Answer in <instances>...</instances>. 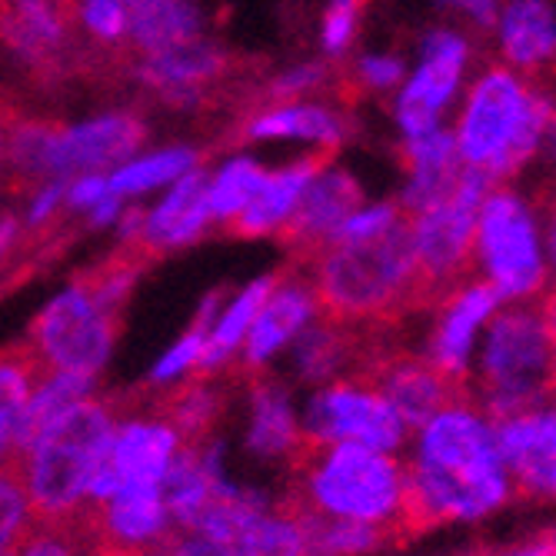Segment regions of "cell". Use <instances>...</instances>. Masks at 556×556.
Segmentation results:
<instances>
[{
    "mask_svg": "<svg viewBox=\"0 0 556 556\" xmlns=\"http://www.w3.org/2000/svg\"><path fill=\"white\" fill-rule=\"evenodd\" d=\"M403 464L410 483V523L417 527H483L517 500L496 417L470 393L446 400L410 430Z\"/></svg>",
    "mask_w": 556,
    "mask_h": 556,
    "instance_id": "1",
    "label": "cell"
},
{
    "mask_svg": "<svg viewBox=\"0 0 556 556\" xmlns=\"http://www.w3.org/2000/svg\"><path fill=\"white\" fill-rule=\"evenodd\" d=\"M556 117V100L507 64L483 67L453 111V137L467 170L510 184L536 157Z\"/></svg>",
    "mask_w": 556,
    "mask_h": 556,
    "instance_id": "2",
    "label": "cell"
},
{
    "mask_svg": "<svg viewBox=\"0 0 556 556\" xmlns=\"http://www.w3.org/2000/svg\"><path fill=\"white\" fill-rule=\"evenodd\" d=\"M293 500L303 514L396 533L410 523V483L403 453L361 443H307L296 457Z\"/></svg>",
    "mask_w": 556,
    "mask_h": 556,
    "instance_id": "3",
    "label": "cell"
},
{
    "mask_svg": "<svg viewBox=\"0 0 556 556\" xmlns=\"http://www.w3.org/2000/svg\"><path fill=\"white\" fill-rule=\"evenodd\" d=\"M121 414V400L87 396L17 450L14 464L37 520H61L87 507Z\"/></svg>",
    "mask_w": 556,
    "mask_h": 556,
    "instance_id": "4",
    "label": "cell"
},
{
    "mask_svg": "<svg viewBox=\"0 0 556 556\" xmlns=\"http://www.w3.org/2000/svg\"><path fill=\"white\" fill-rule=\"evenodd\" d=\"M314 290L324 317L370 324L400 314L424 290L407 220L390 233L361 243H327L311 257Z\"/></svg>",
    "mask_w": 556,
    "mask_h": 556,
    "instance_id": "5",
    "label": "cell"
},
{
    "mask_svg": "<svg viewBox=\"0 0 556 556\" xmlns=\"http://www.w3.org/2000/svg\"><path fill=\"white\" fill-rule=\"evenodd\" d=\"M467 387L496 420L556 393L549 303H503L480 340Z\"/></svg>",
    "mask_w": 556,
    "mask_h": 556,
    "instance_id": "6",
    "label": "cell"
},
{
    "mask_svg": "<svg viewBox=\"0 0 556 556\" xmlns=\"http://www.w3.org/2000/svg\"><path fill=\"white\" fill-rule=\"evenodd\" d=\"M470 267L503 303H533L549 290L546 217L514 184L490 187L477 220Z\"/></svg>",
    "mask_w": 556,
    "mask_h": 556,
    "instance_id": "7",
    "label": "cell"
},
{
    "mask_svg": "<svg viewBox=\"0 0 556 556\" xmlns=\"http://www.w3.org/2000/svg\"><path fill=\"white\" fill-rule=\"evenodd\" d=\"M473 43L460 27H430L417 43V64L393 93V124L403 140L446 127L467 90Z\"/></svg>",
    "mask_w": 556,
    "mask_h": 556,
    "instance_id": "8",
    "label": "cell"
},
{
    "mask_svg": "<svg viewBox=\"0 0 556 556\" xmlns=\"http://www.w3.org/2000/svg\"><path fill=\"white\" fill-rule=\"evenodd\" d=\"M307 443H361L387 453H403L410 427L370 377L346 374L311 390L300 407Z\"/></svg>",
    "mask_w": 556,
    "mask_h": 556,
    "instance_id": "9",
    "label": "cell"
},
{
    "mask_svg": "<svg viewBox=\"0 0 556 556\" xmlns=\"http://www.w3.org/2000/svg\"><path fill=\"white\" fill-rule=\"evenodd\" d=\"M490 187H493L490 177H483L477 170H464L460 184L443 200L407 217L410 247H414L424 290L440 293L457 280H464L470 257H473L480 207H483Z\"/></svg>",
    "mask_w": 556,
    "mask_h": 556,
    "instance_id": "10",
    "label": "cell"
},
{
    "mask_svg": "<svg viewBox=\"0 0 556 556\" xmlns=\"http://www.w3.org/2000/svg\"><path fill=\"white\" fill-rule=\"evenodd\" d=\"M117 330L121 317L108 314L84 283L74 280L37 314L27 330V343L47 370L97 377L111 357Z\"/></svg>",
    "mask_w": 556,
    "mask_h": 556,
    "instance_id": "11",
    "label": "cell"
},
{
    "mask_svg": "<svg viewBox=\"0 0 556 556\" xmlns=\"http://www.w3.org/2000/svg\"><path fill=\"white\" fill-rule=\"evenodd\" d=\"M500 307L503 300L480 277H464L440 290V300L417 343V357H424L457 387L467 383L480 340Z\"/></svg>",
    "mask_w": 556,
    "mask_h": 556,
    "instance_id": "12",
    "label": "cell"
},
{
    "mask_svg": "<svg viewBox=\"0 0 556 556\" xmlns=\"http://www.w3.org/2000/svg\"><path fill=\"white\" fill-rule=\"evenodd\" d=\"M0 47L37 74L80 67L74 0H0Z\"/></svg>",
    "mask_w": 556,
    "mask_h": 556,
    "instance_id": "13",
    "label": "cell"
},
{
    "mask_svg": "<svg viewBox=\"0 0 556 556\" xmlns=\"http://www.w3.org/2000/svg\"><path fill=\"white\" fill-rule=\"evenodd\" d=\"M180 446L184 437L157 410L134 414V417L121 414L104 467H100L90 486L87 503H100L127 486H161Z\"/></svg>",
    "mask_w": 556,
    "mask_h": 556,
    "instance_id": "14",
    "label": "cell"
},
{
    "mask_svg": "<svg viewBox=\"0 0 556 556\" xmlns=\"http://www.w3.org/2000/svg\"><path fill=\"white\" fill-rule=\"evenodd\" d=\"M496 430L517 496L556 507V393L527 410L500 417Z\"/></svg>",
    "mask_w": 556,
    "mask_h": 556,
    "instance_id": "15",
    "label": "cell"
},
{
    "mask_svg": "<svg viewBox=\"0 0 556 556\" xmlns=\"http://www.w3.org/2000/svg\"><path fill=\"white\" fill-rule=\"evenodd\" d=\"M147 140V127L134 114L93 117L80 127H58L47 147V177L100 174L134 157Z\"/></svg>",
    "mask_w": 556,
    "mask_h": 556,
    "instance_id": "16",
    "label": "cell"
},
{
    "mask_svg": "<svg viewBox=\"0 0 556 556\" xmlns=\"http://www.w3.org/2000/svg\"><path fill=\"white\" fill-rule=\"evenodd\" d=\"M324 317L320 296L314 290L311 277H277L274 290L267 293L264 307L250 327L243 346H240V361L250 374H261L270 367L280 353L293 346V340L317 324Z\"/></svg>",
    "mask_w": 556,
    "mask_h": 556,
    "instance_id": "17",
    "label": "cell"
},
{
    "mask_svg": "<svg viewBox=\"0 0 556 556\" xmlns=\"http://www.w3.org/2000/svg\"><path fill=\"white\" fill-rule=\"evenodd\" d=\"M364 204V187L353 177L346 167L340 164H324L314 180L303 190L300 204L293 211V217L287 220V227L277 233L287 247H293L296 254L314 257L317 250H324L337 230L343 227V220Z\"/></svg>",
    "mask_w": 556,
    "mask_h": 556,
    "instance_id": "18",
    "label": "cell"
},
{
    "mask_svg": "<svg viewBox=\"0 0 556 556\" xmlns=\"http://www.w3.org/2000/svg\"><path fill=\"white\" fill-rule=\"evenodd\" d=\"M500 64L533 77L556 64V4L553 0H503L493 21Z\"/></svg>",
    "mask_w": 556,
    "mask_h": 556,
    "instance_id": "19",
    "label": "cell"
},
{
    "mask_svg": "<svg viewBox=\"0 0 556 556\" xmlns=\"http://www.w3.org/2000/svg\"><path fill=\"white\" fill-rule=\"evenodd\" d=\"M227 67L230 58L224 50L197 37L164 50V54L140 58L137 80L154 87L167 104H200V100H207L214 84L227 77Z\"/></svg>",
    "mask_w": 556,
    "mask_h": 556,
    "instance_id": "20",
    "label": "cell"
},
{
    "mask_svg": "<svg viewBox=\"0 0 556 556\" xmlns=\"http://www.w3.org/2000/svg\"><path fill=\"white\" fill-rule=\"evenodd\" d=\"M307 446L303 437L300 407L287 383L254 374L250 380V427H247V450L261 460L293 467L296 457Z\"/></svg>",
    "mask_w": 556,
    "mask_h": 556,
    "instance_id": "21",
    "label": "cell"
},
{
    "mask_svg": "<svg viewBox=\"0 0 556 556\" xmlns=\"http://www.w3.org/2000/svg\"><path fill=\"white\" fill-rule=\"evenodd\" d=\"M403 164H407V177H403L396 204L403 214H420L443 200L464 177V161L457 150V137L453 127H437L430 134L403 140Z\"/></svg>",
    "mask_w": 556,
    "mask_h": 556,
    "instance_id": "22",
    "label": "cell"
},
{
    "mask_svg": "<svg viewBox=\"0 0 556 556\" xmlns=\"http://www.w3.org/2000/svg\"><path fill=\"white\" fill-rule=\"evenodd\" d=\"M87 507L93 510L100 536L114 549L157 546L177 530L161 486H127L100 503H87Z\"/></svg>",
    "mask_w": 556,
    "mask_h": 556,
    "instance_id": "23",
    "label": "cell"
},
{
    "mask_svg": "<svg viewBox=\"0 0 556 556\" xmlns=\"http://www.w3.org/2000/svg\"><path fill=\"white\" fill-rule=\"evenodd\" d=\"M370 380L393 403V410L407 420L410 430L460 393L457 383L443 377L437 367H430L424 357H417V353H400V357L380 361Z\"/></svg>",
    "mask_w": 556,
    "mask_h": 556,
    "instance_id": "24",
    "label": "cell"
},
{
    "mask_svg": "<svg viewBox=\"0 0 556 556\" xmlns=\"http://www.w3.org/2000/svg\"><path fill=\"white\" fill-rule=\"evenodd\" d=\"M207 187H211V177L204 170H187L184 177H177V187L154 207V214L143 217L137 243L150 250L154 257L170 247L193 243L214 220L207 207Z\"/></svg>",
    "mask_w": 556,
    "mask_h": 556,
    "instance_id": "25",
    "label": "cell"
},
{
    "mask_svg": "<svg viewBox=\"0 0 556 556\" xmlns=\"http://www.w3.org/2000/svg\"><path fill=\"white\" fill-rule=\"evenodd\" d=\"M330 154L324 150H314V154H303L296 157L293 164L280 167V170H270L261 193L250 200V207L243 214H237L227 230L237 233V237H267V233H280L287 227V220L293 217L296 204L307 184L314 180V174L327 164Z\"/></svg>",
    "mask_w": 556,
    "mask_h": 556,
    "instance_id": "26",
    "label": "cell"
},
{
    "mask_svg": "<svg viewBox=\"0 0 556 556\" xmlns=\"http://www.w3.org/2000/svg\"><path fill=\"white\" fill-rule=\"evenodd\" d=\"M224 483H227V477L220 467V446L211 440L184 443L161 483L174 527L187 530Z\"/></svg>",
    "mask_w": 556,
    "mask_h": 556,
    "instance_id": "27",
    "label": "cell"
},
{
    "mask_svg": "<svg viewBox=\"0 0 556 556\" xmlns=\"http://www.w3.org/2000/svg\"><path fill=\"white\" fill-rule=\"evenodd\" d=\"M243 137L250 140H300V143H314L324 154L346 140V121L317 100H283L274 104L270 111L257 114L243 127Z\"/></svg>",
    "mask_w": 556,
    "mask_h": 556,
    "instance_id": "28",
    "label": "cell"
},
{
    "mask_svg": "<svg viewBox=\"0 0 556 556\" xmlns=\"http://www.w3.org/2000/svg\"><path fill=\"white\" fill-rule=\"evenodd\" d=\"M287 353L296 380L307 387H320L350 374L353 361H357V340H353L346 324L333 317H320L293 340Z\"/></svg>",
    "mask_w": 556,
    "mask_h": 556,
    "instance_id": "29",
    "label": "cell"
},
{
    "mask_svg": "<svg viewBox=\"0 0 556 556\" xmlns=\"http://www.w3.org/2000/svg\"><path fill=\"white\" fill-rule=\"evenodd\" d=\"M47 374L50 370L27 340L0 353V464L14 460L27 403Z\"/></svg>",
    "mask_w": 556,
    "mask_h": 556,
    "instance_id": "30",
    "label": "cell"
},
{
    "mask_svg": "<svg viewBox=\"0 0 556 556\" xmlns=\"http://www.w3.org/2000/svg\"><path fill=\"white\" fill-rule=\"evenodd\" d=\"M200 37V14L187 0H130L127 47L140 58L164 54Z\"/></svg>",
    "mask_w": 556,
    "mask_h": 556,
    "instance_id": "31",
    "label": "cell"
},
{
    "mask_svg": "<svg viewBox=\"0 0 556 556\" xmlns=\"http://www.w3.org/2000/svg\"><path fill=\"white\" fill-rule=\"evenodd\" d=\"M230 556H311L307 517L296 503H267L227 546Z\"/></svg>",
    "mask_w": 556,
    "mask_h": 556,
    "instance_id": "32",
    "label": "cell"
},
{
    "mask_svg": "<svg viewBox=\"0 0 556 556\" xmlns=\"http://www.w3.org/2000/svg\"><path fill=\"white\" fill-rule=\"evenodd\" d=\"M114 546L104 543L93 520V510L84 507L61 520H34V527L17 543L14 556H111Z\"/></svg>",
    "mask_w": 556,
    "mask_h": 556,
    "instance_id": "33",
    "label": "cell"
},
{
    "mask_svg": "<svg viewBox=\"0 0 556 556\" xmlns=\"http://www.w3.org/2000/svg\"><path fill=\"white\" fill-rule=\"evenodd\" d=\"M274 283H277V277H261V280H254V283H247L233 300H230V307L224 311V314H217V327H214V333L207 337V343H204V357H200V374H214V370H220L224 364H230L237 353H240V346H243V340H247V333H250V327H254V320H257V314H261V307H264V300H267V293L274 290Z\"/></svg>",
    "mask_w": 556,
    "mask_h": 556,
    "instance_id": "34",
    "label": "cell"
},
{
    "mask_svg": "<svg viewBox=\"0 0 556 556\" xmlns=\"http://www.w3.org/2000/svg\"><path fill=\"white\" fill-rule=\"evenodd\" d=\"M154 410L170 420V427L184 437V443H197V440H207L211 427L217 424L224 410V393L207 377H200L164 393L154 403Z\"/></svg>",
    "mask_w": 556,
    "mask_h": 556,
    "instance_id": "35",
    "label": "cell"
},
{
    "mask_svg": "<svg viewBox=\"0 0 556 556\" xmlns=\"http://www.w3.org/2000/svg\"><path fill=\"white\" fill-rule=\"evenodd\" d=\"M93 390V377H84V374H58V370H50L30 403H27V414H24V424H21V440H17V450L27 446L47 424H54L61 414H67L71 407H77L80 400H87ZM17 457V453H14Z\"/></svg>",
    "mask_w": 556,
    "mask_h": 556,
    "instance_id": "36",
    "label": "cell"
},
{
    "mask_svg": "<svg viewBox=\"0 0 556 556\" xmlns=\"http://www.w3.org/2000/svg\"><path fill=\"white\" fill-rule=\"evenodd\" d=\"M270 170H264L261 164L254 161H230L217 170V177L211 180L207 187V207H211V217L214 220H224L230 224L237 214H243L250 207V200H254L264 187Z\"/></svg>",
    "mask_w": 556,
    "mask_h": 556,
    "instance_id": "37",
    "label": "cell"
},
{
    "mask_svg": "<svg viewBox=\"0 0 556 556\" xmlns=\"http://www.w3.org/2000/svg\"><path fill=\"white\" fill-rule=\"evenodd\" d=\"M307 517V536H311V556H370L377 553L390 533L364 523L350 520H333V517Z\"/></svg>",
    "mask_w": 556,
    "mask_h": 556,
    "instance_id": "38",
    "label": "cell"
},
{
    "mask_svg": "<svg viewBox=\"0 0 556 556\" xmlns=\"http://www.w3.org/2000/svg\"><path fill=\"white\" fill-rule=\"evenodd\" d=\"M193 164H197V150H187V147L161 150V154L134 161V164L121 167L114 177H108V193L124 197V193H134V190H150V187L170 184V180L184 177Z\"/></svg>",
    "mask_w": 556,
    "mask_h": 556,
    "instance_id": "39",
    "label": "cell"
},
{
    "mask_svg": "<svg viewBox=\"0 0 556 556\" xmlns=\"http://www.w3.org/2000/svg\"><path fill=\"white\" fill-rule=\"evenodd\" d=\"M77 30L97 43V50H124L127 24H130V0H74Z\"/></svg>",
    "mask_w": 556,
    "mask_h": 556,
    "instance_id": "40",
    "label": "cell"
},
{
    "mask_svg": "<svg viewBox=\"0 0 556 556\" xmlns=\"http://www.w3.org/2000/svg\"><path fill=\"white\" fill-rule=\"evenodd\" d=\"M34 507L17 464H0V556L17 549L24 533L34 527Z\"/></svg>",
    "mask_w": 556,
    "mask_h": 556,
    "instance_id": "41",
    "label": "cell"
},
{
    "mask_svg": "<svg viewBox=\"0 0 556 556\" xmlns=\"http://www.w3.org/2000/svg\"><path fill=\"white\" fill-rule=\"evenodd\" d=\"M407 220V214L400 211L396 200H364V204L353 211L343 227L337 230V237L330 243H361V240H377L383 233H390L396 224Z\"/></svg>",
    "mask_w": 556,
    "mask_h": 556,
    "instance_id": "42",
    "label": "cell"
},
{
    "mask_svg": "<svg viewBox=\"0 0 556 556\" xmlns=\"http://www.w3.org/2000/svg\"><path fill=\"white\" fill-rule=\"evenodd\" d=\"M357 27H361V0H330L320 21V43L327 54L340 58L343 50H350Z\"/></svg>",
    "mask_w": 556,
    "mask_h": 556,
    "instance_id": "43",
    "label": "cell"
},
{
    "mask_svg": "<svg viewBox=\"0 0 556 556\" xmlns=\"http://www.w3.org/2000/svg\"><path fill=\"white\" fill-rule=\"evenodd\" d=\"M407 71H410V64L400 54H393V50H377V54H364L357 61V80L377 93H396Z\"/></svg>",
    "mask_w": 556,
    "mask_h": 556,
    "instance_id": "44",
    "label": "cell"
},
{
    "mask_svg": "<svg viewBox=\"0 0 556 556\" xmlns=\"http://www.w3.org/2000/svg\"><path fill=\"white\" fill-rule=\"evenodd\" d=\"M204 343H207L204 327L197 324L187 337H180V340L170 346L167 357H164L154 370H150V383H170V380L184 377L187 370H193V367L200 364V357H204Z\"/></svg>",
    "mask_w": 556,
    "mask_h": 556,
    "instance_id": "45",
    "label": "cell"
},
{
    "mask_svg": "<svg viewBox=\"0 0 556 556\" xmlns=\"http://www.w3.org/2000/svg\"><path fill=\"white\" fill-rule=\"evenodd\" d=\"M111 556H230V549H224L220 543L197 536V533H170L164 543L157 546H143V549H114Z\"/></svg>",
    "mask_w": 556,
    "mask_h": 556,
    "instance_id": "46",
    "label": "cell"
},
{
    "mask_svg": "<svg viewBox=\"0 0 556 556\" xmlns=\"http://www.w3.org/2000/svg\"><path fill=\"white\" fill-rule=\"evenodd\" d=\"M327 77H330L327 64H317V61L296 64L270 84V97L277 100V104H283V100H307V93L320 90L327 84Z\"/></svg>",
    "mask_w": 556,
    "mask_h": 556,
    "instance_id": "47",
    "label": "cell"
},
{
    "mask_svg": "<svg viewBox=\"0 0 556 556\" xmlns=\"http://www.w3.org/2000/svg\"><path fill=\"white\" fill-rule=\"evenodd\" d=\"M500 4L503 0H437V8L467 21L470 27H480V30H490L496 14H500Z\"/></svg>",
    "mask_w": 556,
    "mask_h": 556,
    "instance_id": "48",
    "label": "cell"
},
{
    "mask_svg": "<svg viewBox=\"0 0 556 556\" xmlns=\"http://www.w3.org/2000/svg\"><path fill=\"white\" fill-rule=\"evenodd\" d=\"M486 556H556V530H540L510 543H500Z\"/></svg>",
    "mask_w": 556,
    "mask_h": 556,
    "instance_id": "49",
    "label": "cell"
},
{
    "mask_svg": "<svg viewBox=\"0 0 556 556\" xmlns=\"http://www.w3.org/2000/svg\"><path fill=\"white\" fill-rule=\"evenodd\" d=\"M104 197H108V177H100V174H80V180H74L67 187V200L74 207L100 204Z\"/></svg>",
    "mask_w": 556,
    "mask_h": 556,
    "instance_id": "50",
    "label": "cell"
},
{
    "mask_svg": "<svg viewBox=\"0 0 556 556\" xmlns=\"http://www.w3.org/2000/svg\"><path fill=\"white\" fill-rule=\"evenodd\" d=\"M24 230L27 227L17 217H0V264H4L11 250L24 240Z\"/></svg>",
    "mask_w": 556,
    "mask_h": 556,
    "instance_id": "51",
    "label": "cell"
},
{
    "mask_svg": "<svg viewBox=\"0 0 556 556\" xmlns=\"http://www.w3.org/2000/svg\"><path fill=\"white\" fill-rule=\"evenodd\" d=\"M546 257H549L553 280H556V211L546 217Z\"/></svg>",
    "mask_w": 556,
    "mask_h": 556,
    "instance_id": "52",
    "label": "cell"
},
{
    "mask_svg": "<svg viewBox=\"0 0 556 556\" xmlns=\"http://www.w3.org/2000/svg\"><path fill=\"white\" fill-rule=\"evenodd\" d=\"M543 157H553V161H556V117H553V127H549V134H546Z\"/></svg>",
    "mask_w": 556,
    "mask_h": 556,
    "instance_id": "53",
    "label": "cell"
},
{
    "mask_svg": "<svg viewBox=\"0 0 556 556\" xmlns=\"http://www.w3.org/2000/svg\"><path fill=\"white\" fill-rule=\"evenodd\" d=\"M549 314H553V390H556V300L549 303Z\"/></svg>",
    "mask_w": 556,
    "mask_h": 556,
    "instance_id": "54",
    "label": "cell"
},
{
    "mask_svg": "<svg viewBox=\"0 0 556 556\" xmlns=\"http://www.w3.org/2000/svg\"><path fill=\"white\" fill-rule=\"evenodd\" d=\"M4 124H8V114H0V161H4Z\"/></svg>",
    "mask_w": 556,
    "mask_h": 556,
    "instance_id": "55",
    "label": "cell"
},
{
    "mask_svg": "<svg viewBox=\"0 0 556 556\" xmlns=\"http://www.w3.org/2000/svg\"><path fill=\"white\" fill-rule=\"evenodd\" d=\"M553 211H556V184H553Z\"/></svg>",
    "mask_w": 556,
    "mask_h": 556,
    "instance_id": "56",
    "label": "cell"
},
{
    "mask_svg": "<svg viewBox=\"0 0 556 556\" xmlns=\"http://www.w3.org/2000/svg\"><path fill=\"white\" fill-rule=\"evenodd\" d=\"M8 556H14V553H8Z\"/></svg>",
    "mask_w": 556,
    "mask_h": 556,
    "instance_id": "57",
    "label": "cell"
}]
</instances>
